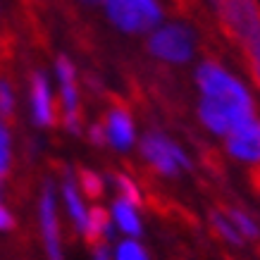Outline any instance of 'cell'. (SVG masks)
Listing matches in <instances>:
<instances>
[{
  "label": "cell",
  "mask_w": 260,
  "mask_h": 260,
  "mask_svg": "<svg viewBox=\"0 0 260 260\" xmlns=\"http://www.w3.org/2000/svg\"><path fill=\"white\" fill-rule=\"evenodd\" d=\"M196 84L205 101L217 103L222 108H229V110L248 115V117H255L253 115V98L248 93V88L217 62L201 64L196 72Z\"/></svg>",
  "instance_id": "obj_1"
},
{
  "label": "cell",
  "mask_w": 260,
  "mask_h": 260,
  "mask_svg": "<svg viewBox=\"0 0 260 260\" xmlns=\"http://www.w3.org/2000/svg\"><path fill=\"white\" fill-rule=\"evenodd\" d=\"M110 22L124 34H150L162 22L158 0H103Z\"/></svg>",
  "instance_id": "obj_2"
},
{
  "label": "cell",
  "mask_w": 260,
  "mask_h": 260,
  "mask_svg": "<svg viewBox=\"0 0 260 260\" xmlns=\"http://www.w3.org/2000/svg\"><path fill=\"white\" fill-rule=\"evenodd\" d=\"M146 50L158 60L181 64L193 57L196 39H193V31L186 29L184 24H165V26H158L150 31L148 41H146Z\"/></svg>",
  "instance_id": "obj_3"
},
{
  "label": "cell",
  "mask_w": 260,
  "mask_h": 260,
  "mask_svg": "<svg viewBox=\"0 0 260 260\" xmlns=\"http://www.w3.org/2000/svg\"><path fill=\"white\" fill-rule=\"evenodd\" d=\"M141 155L150 167H155L160 174L177 177L181 170H191V160L184 155V150L172 143L160 132H148L141 139Z\"/></svg>",
  "instance_id": "obj_4"
},
{
  "label": "cell",
  "mask_w": 260,
  "mask_h": 260,
  "mask_svg": "<svg viewBox=\"0 0 260 260\" xmlns=\"http://www.w3.org/2000/svg\"><path fill=\"white\" fill-rule=\"evenodd\" d=\"M55 74L60 79L62 93V124L70 134H81V112H79V88H77V70L64 55L55 60Z\"/></svg>",
  "instance_id": "obj_5"
},
{
  "label": "cell",
  "mask_w": 260,
  "mask_h": 260,
  "mask_svg": "<svg viewBox=\"0 0 260 260\" xmlns=\"http://www.w3.org/2000/svg\"><path fill=\"white\" fill-rule=\"evenodd\" d=\"M39 222H41V234H43L48 260H62V244H60V224H57V205H55L53 181H46L43 191H41Z\"/></svg>",
  "instance_id": "obj_6"
},
{
  "label": "cell",
  "mask_w": 260,
  "mask_h": 260,
  "mask_svg": "<svg viewBox=\"0 0 260 260\" xmlns=\"http://www.w3.org/2000/svg\"><path fill=\"white\" fill-rule=\"evenodd\" d=\"M224 146H227L229 155H234L237 160L260 162V122L255 117L248 119L246 124L227 134Z\"/></svg>",
  "instance_id": "obj_7"
},
{
  "label": "cell",
  "mask_w": 260,
  "mask_h": 260,
  "mask_svg": "<svg viewBox=\"0 0 260 260\" xmlns=\"http://www.w3.org/2000/svg\"><path fill=\"white\" fill-rule=\"evenodd\" d=\"M29 101H31V119L36 126H48L55 124V103H53V91L48 84L43 72H34L31 74V88H29Z\"/></svg>",
  "instance_id": "obj_8"
},
{
  "label": "cell",
  "mask_w": 260,
  "mask_h": 260,
  "mask_svg": "<svg viewBox=\"0 0 260 260\" xmlns=\"http://www.w3.org/2000/svg\"><path fill=\"white\" fill-rule=\"evenodd\" d=\"M198 117L208 126V132L222 134V136L232 134L234 129H239V126L246 124L248 119H253V117H248V115H241V112H234V110H229V108H222L217 103L205 101V98L201 101V105H198Z\"/></svg>",
  "instance_id": "obj_9"
},
{
  "label": "cell",
  "mask_w": 260,
  "mask_h": 260,
  "mask_svg": "<svg viewBox=\"0 0 260 260\" xmlns=\"http://www.w3.org/2000/svg\"><path fill=\"white\" fill-rule=\"evenodd\" d=\"M105 132H108V143L115 146L117 150L132 148V143L136 139L134 132V119L122 108H112L105 117Z\"/></svg>",
  "instance_id": "obj_10"
},
{
  "label": "cell",
  "mask_w": 260,
  "mask_h": 260,
  "mask_svg": "<svg viewBox=\"0 0 260 260\" xmlns=\"http://www.w3.org/2000/svg\"><path fill=\"white\" fill-rule=\"evenodd\" d=\"M84 239L91 248L101 246L105 239L112 237V215L101 208V205H93L88 208V220H86V227H84Z\"/></svg>",
  "instance_id": "obj_11"
},
{
  "label": "cell",
  "mask_w": 260,
  "mask_h": 260,
  "mask_svg": "<svg viewBox=\"0 0 260 260\" xmlns=\"http://www.w3.org/2000/svg\"><path fill=\"white\" fill-rule=\"evenodd\" d=\"M62 196H64V203H67V213H70L74 227L84 232L86 227V220H88V208H84V201L79 196V186L72 174L64 177V184H62Z\"/></svg>",
  "instance_id": "obj_12"
},
{
  "label": "cell",
  "mask_w": 260,
  "mask_h": 260,
  "mask_svg": "<svg viewBox=\"0 0 260 260\" xmlns=\"http://www.w3.org/2000/svg\"><path fill=\"white\" fill-rule=\"evenodd\" d=\"M112 220H115V224H117L124 234H129L132 239L141 237V220H139V213H136V205L129 203V201H124V198H117L115 203H112Z\"/></svg>",
  "instance_id": "obj_13"
},
{
  "label": "cell",
  "mask_w": 260,
  "mask_h": 260,
  "mask_svg": "<svg viewBox=\"0 0 260 260\" xmlns=\"http://www.w3.org/2000/svg\"><path fill=\"white\" fill-rule=\"evenodd\" d=\"M77 186L84 191V196L91 198V201H98L103 196V191H105V181L98 172L93 170H88V167H79L77 170Z\"/></svg>",
  "instance_id": "obj_14"
},
{
  "label": "cell",
  "mask_w": 260,
  "mask_h": 260,
  "mask_svg": "<svg viewBox=\"0 0 260 260\" xmlns=\"http://www.w3.org/2000/svg\"><path fill=\"white\" fill-rule=\"evenodd\" d=\"M210 222H213L215 232H217L227 244H232V246L244 244V237L239 234V229L234 227V222L227 217V213H217V210H213V213H210Z\"/></svg>",
  "instance_id": "obj_15"
},
{
  "label": "cell",
  "mask_w": 260,
  "mask_h": 260,
  "mask_svg": "<svg viewBox=\"0 0 260 260\" xmlns=\"http://www.w3.org/2000/svg\"><path fill=\"white\" fill-rule=\"evenodd\" d=\"M224 213H227L229 220L234 222V227L239 229V234H241L244 239H258V237H260L258 224H255V222H253L246 213H241L239 208H227Z\"/></svg>",
  "instance_id": "obj_16"
},
{
  "label": "cell",
  "mask_w": 260,
  "mask_h": 260,
  "mask_svg": "<svg viewBox=\"0 0 260 260\" xmlns=\"http://www.w3.org/2000/svg\"><path fill=\"white\" fill-rule=\"evenodd\" d=\"M110 179L115 181V186H117L119 198H124V201H129V203H134L136 208L141 205V191H139V186L132 181V177H126V174H122V172H112Z\"/></svg>",
  "instance_id": "obj_17"
},
{
  "label": "cell",
  "mask_w": 260,
  "mask_h": 260,
  "mask_svg": "<svg viewBox=\"0 0 260 260\" xmlns=\"http://www.w3.org/2000/svg\"><path fill=\"white\" fill-rule=\"evenodd\" d=\"M10 167H12V136L8 126L0 122V181L10 174Z\"/></svg>",
  "instance_id": "obj_18"
},
{
  "label": "cell",
  "mask_w": 260,
  "mask_h": 260,
  "mask_svg": "<svg viewBox=\"0 0 260 260\" xmlns=\"http://www.w3.org/2000/svg\"><path fill=\"white\" fill-rule=\"evenodd\" d=\"M115 258L117 260H148V253L143 248L136 239H126L122 244L117 246V253H115Z\"/></svg>",
  "instance_id": "obj_19"
},
{
  "label": "cell",
  "mask_w": 260,
  "mask_h": 260,
  "mask_svg": "<svg viewBox=\"0 0 260 260\" xmlns=\"http://www.w3.org/2000/svg\"><path fill=\"white\" fill-rule=\"evenodd\" d=\"M15 112V88L8 79L0 77V122L10 119Z\"/></svg>",
  "instance_id": "obj_20"
},
{
  "label": "cell",
  "mask_w": 260,
  "mask_h": 260,
  "mask_svg": "<svg viewBox=\"0 0 260 260\" xmlns=\"http://www.w3.org/2000/svg\"><path fill=\"white\" fill-rule=\"evenodd\" d=\"M246 50H248V60H251V67H253V74H255V81L260 84V36L253 39L251 43H246Z\"/></svg>",
  "instance_id": "obj_21"
},
{
  "label": "cell",
  "mask_w": 260,
  "mask_h": 260,
  "mask_svg": "<svg viewBox=\"0 0 260 260\" xmlns=\"http://www.w3.org/2000/svg\"><path fill=\"white\" fill-rule=\"evenodd\" d=\"M88 141L95 143V146H108V132H105L103 122H95V124L88 126Z\"/></svg>",
  "instance_id": "obj_22"
},
{
  "label": "cell",
  "mask_w": 260,
  "mask_h": 260,
  "mask_svg": "<svg viewBox=\"0 0 260 260\" xmlns=\"http://www.w3.org/2000/svg\"><path fill=\"white\" fill-rule=\"evenodd\" d=\"M15 224H17L15 215H12L5 205L0 203V232H10V229H15Z\"/></svg>",
  "instance_id": "obj_23"
},
{
  "label": "cell",
  "mask_w": 260,
  "mask_h": 260,
  "mask_svg": "<svg viewBox=\"0 0 260 260\" xmlns=\"http://www.w3.org/2000/svg\"><path fill=\"white\" fill-rule=\"evenodd\" d=\"M93 260H112L110 258V251H108V246L101 244L93 248Z\"/></svg>",
  "instance_id": "obj_24"
},
{
  "label": "cell",
  "mask_w": 260,
  "mask_h": 260,
  "mask_svg": "<svg viewBox=\"0 0 260 260\" xmlns=\"http://www.w3.org/2000/svg\"><path fill=\"white\" fill-rule=\"evenodd\" d=\"M84 3H88V5H91V3H103V0H84Z\"/></svg>",
  "instance_id": "obj_25"
},
{
  "label": "cell",
  "mask_w": 260,
  "mask_h": 260,
  "mask_svg": "<svg viewBox=\"0 0 260 260\" xmlns=\"http://www.w3.org/2000/svg\"><path fill=\"white\" fill-rule=\"evenodd\" d=\"M0 193H3V186H0Z\"/></svg>",
  "instance_id": "obj_26"
}]
</instances>
